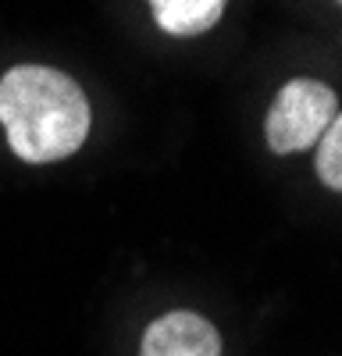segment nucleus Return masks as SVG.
<instances>
[{
	"label": "nucleus",
	"mask_w": 342,
	"mask_h": 356,
	"mask_svg": "<svg viewBox=\"0 0 342 356\" xmlns=\"http://www.w3.org/2000/svg\"><path fill=\"white\" fill-rule=\"evenodd\" d=\"M0 125L15 157L54 164L90 139L93 111L72 75L47 65H15L0 79Z\"/></svg>",
	"instance_id": "obj_1"
},
{
	"label": "nucleus",
	"mask_w": 342,
	"mask_h": 356,
	"mask_svg": "<svg viewBox=\"0 0 342 356\" xmlns=\"http://www.w3.org/2000/svg\"><path fill=\"white\" fill-rule=\"evenodd\" d=\"M335 114H339V97L332 86L318 79L285 82L264 122V139L271 146V154L289 157V154L318 146L325 129L335 122Z\"/></svg>",
	"instance_id": "obj_2"
},
{
	"label": "nucleus",
	"mask_w": 342,
	"mask_h": 356,
	"mask_svg": "<svg viewBox=\"0 0 342 356\" xmlns=\"http://www.w3.org/2000/svg\"><path fill=\"white\" fill-rule=\"evenodd\" d=\"M139 356H221V335L193 310H168L147 324Z\"/></svg>",
	"instance_id": "obj_3"
},
{
	"label": "nucleus",
	"mask_w": 342,
	"mask_h": 356,
	"mask_svg": "<svg viewBox=\"0 0 342 356\" xmlns=\"http://www.w3.org/2000/svg\"><path fill=\"white\" fill-rule=\"evenodd\" d=\"M168 36H204L221 22L228 0H147Z\"/></svg>",
	"instance_id": "obj_4"
},
{
	"label": "nucleus",
	"mask_w": 342,
	"mask_h": 356,
	"mask_svg": "<svg viewBox=\"0 0 342 356\" xmlns=\"http://www.w3.org/2000/svg\"><path fill=\"white\" fill-rule=\"evenodd\" d=\"M314 171H318V178L328 189L342 193V111L335 114V122L318 139V161H314Z\"/></svg>",
	"instance_id": "obj_5"
},
{
	"label": "nucleus",
	"mask_w": 342,
	"mask_h": 356,
	"mask_svg": "<svg viewBox=\"0 0 342 356\" xmlns=\"http://www.w3.org/2000/svg\"><path fill=\"white\" fill-rule=\"evenodd\" d=\"M339 4H342V0H339Z\"/></svg>",
	"instance_id": "obj_6"
}]
</instances>
